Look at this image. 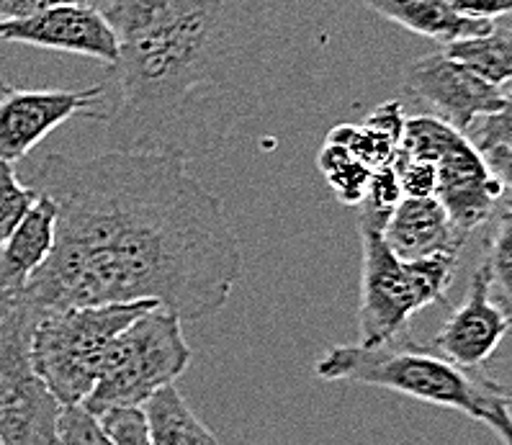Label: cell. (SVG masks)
Listing matches in <instances>:
<instances>
[{
  "mask_svg": "<svg viewBox=\"0 0 512 445\" xmlns=\"http://www.w3.org/2000/svg\"><path fill=\"white\" fill-rule=\"evenodd\" d=\"M26 186L57 206L55 247L16 296L39 317L155 301L196 322L227 307L242 276L240 242L178 147L47 155Z\"/></svg>",
  "mask_w": 512,
  "mask_h": 445,
  "instance_id": "cell-1",
  "label": "cell"
},
{
  "mask_svg": "<svg viewBox=\"0 0 512 445\" xmlns=\"http://www.w3.org/2000/svg\"><path fill=\"white\" fill-rule=\"evenodd\" d=\"M119 37L98 119L155 147L199 93L242 103L281 88L304 57L312 16L304 0H91Z\"/></svg>",
  "mask_w": 512,
  "mask_h": 445,
  "instance_id": "cell-2",
  "label": "cell"
},
{
  "mask_svg": "<svg viewBox=\"0 0 512 445\" xmlns=\"http://www.w3.org/2000/svg\"><path fill=\"white\" fill-rule=\"evenodd\" d=\"M322 381L379 386L433 407L453 409L489 427L502 445H512V394L482 368L448 361L433 345L407 332L379 345H335L314 363Z\"/></svg>",
  "mask_w": 512,
  "mask_h": 445,
  "instance_id": "cell-3",
  "label": "cell"
},
{
  "mask_svg": "<svg viewBox=\"0 0 512 445\" xmlns=\"http://www.w3.org/2000/svg\"><path fill=\"white\" fill-rule=\"evenodd\" d=\"M363 268L358 304V345H379L407 332V322L446 299L458 255L435 253L402 260L386 245L381 229L361 227Z\"/></svg>",
  "mask_w": 512,
  "mask_h": 445,
  "instance_id": "cell-4",
  "label": "cell"
},
{
  "mask_svg": "<svg viewBox=\"0 0 512 445\" xmlns=\"http://www.w3.org/2000/svg\"><path fill=\"white\" fill-rule=\"evenodd\" d=\"M155 301L70 307L39 317L31 337V361L60 404H83L101 376L114 337Z\"/></svg>",
  "mask_w": 512,
  "mask_h": 445,
  "instance_id": "cell-5",
  "label": "cell"
},
{
  "mask_svg": "<svg viewBox=\"0 0 512 445\" xmlns=\"http://www.w3.org/2000/svg\"><path fill=\"white\" fill-rule=\"evenodd\" d=\"M191 358L181 319L163 307L147 309L114 337L83 407L96 417L116 407H142L152 394L181 379Z\"/></svg>",
  "mask_w": 512,
  "mask_h": 445,
  "instance_id": "cell-6",
  "label": "cell"
},
{
  "mask_svg": "<svg viewBox=\"0 0 512 445\" xmlns=\"http://www.w3.org/2000/svg\"><path fill=\"white\" fill-rule=\"evenodd\" d=\"M37 322L19 299L0 314V445H55L62 404L34 371Z\"/></svg>",
  "mask_w": 512,
  "mask_h": 445,
  "instance_id": "cell-7",
  "label": "cell"
},
{
  "mask_svg": "<svg viewBox=\"0 0 512 445\" xmlns=\"http://www.w3.org/2000/svg\"><path fill=\"white\" fill-rule=\"evenodd\" d=\"M106 85L88 91H11L0 98V160L19 163L60 124L88 116L98 119Z\"/></svg>",
  "mask_w": 512,
  "mask_h": 445,
  "instance_id": "cell-8",
  "label": "cell"
},
{
  "mask_svg": "<svg viewBox=\"0 0 512 445\" xmlns=\"http://www.w3.org/2000/svg\"><path fill=\"white\" fill-rule=\"evenodd\" d=\"M404 88L420 103H425L433 116L451 124L456 132L466 134L474 121L500 111L505 91L482 80L469 67L448 57L446 52L422 57L412 62L404 75Z\"/></svg>",
  "mask_w": 512,
  "mask_h": 445,
  "instance_id": "cell-9",
  "label": "cell"
},
{
  "mask_svg": "<svg viewBox=\"0 0 512 445\" xmlns=\"http://www.w3.org/2000/svg\"><path fill=\"white\" fill-rule=\"evenodd\" d=\"M0 39L67 52V55L93 57L109 67L119 60V37L114 26L91 3H65L34 13L29 19L3 21Z\"/></svg>",
  "mask_w": 512,
  "mask_h": 445,
  "instance_id": "cell-10",
  "label": "cell"
},
{
  "mask_svg": "<svg viewBox=\"0 0 512 445\" xmlns=\"http://www.w3.org/2000/svg\"><path fill=\"white\" fill-rule=\"evenodd\" d=\"M438 188L435 199L446 211L458 237H469L476 227L489 222L497 204L505 199V188L494 178L487 160L466 134L435 163Z\"/></svg>",
  "mask_w": 512,
  "mask_h": 445,
  "instance_id": "cell-11",
  "label": "cell"
},
{
  "mask_svg": "<svg viewBox=\"0 0 512 445\" xmlns=\"http://www.w3.org/2000/svg\"><path fill=\"white\" fill-rule=\"evenodd\" d=\"M510 330L512 319L494 304L487 278L482 268H476L464 301L446 317L435 335L433 348L458 366L482 368Z\"/></svg>",
  "mask_w": 512,
  "mask_h": 445,
  "instance_id": "cell-12",
  "label": "cell"
},
{
  "mask_svg": "<svg viewBox=\"0 0 512 445\" xmlns=\"http://www.w3.org/2000/svg\"><path fill=\"white\" fill-rule=\"evenodd\" d=\"M55 229V201L37 193V201L0 245V314L11 307L34 271L49 258L55 247Z\"/></svg>",
  "mask_w": 512,
  "mask_h": 445,
  "instance_id": "cell-13",
  "label": "cell"
},
{
  "mask_svg": "<svg viewBox=\"0 0 512 445\" xmlns=\"http://www.w3.org/2000/svg\"><path fill=\"white\" fill-rule=\"evenodd\" d=\"M386 245L402 260L428 258L435 253L458 255L464 237L448 222L446 211L435 196L430 199H402L381 229Z\"/></svg>",
  "mask_w": 512,
  "mask_h": 445,
  "instance_id": "cell-14",
  "label": "cell"
},
{
  "mask_svg": "<svg viewBox=\"0 0 512 445\" xmlns=\"http://www.w3.org/2000/svg\"><path fill=\"white\" fill-rule=\"evenodd\" d=\"M366 6L412 34L443 44L482 37L494 29V21L466 19L453 11L446 0H366Z\"/></svg>",
  "mask_w": 512,
  "mask_h": 445,
  "instance_id": "cell-15",
  "label": "cell"
},
{
  "mask_svg": "<svg viewBox=\"0 0 512 445\" xmlns=\"http://www.w3.org/2000/svg\"><path fill=\"white\" fill-rule=\"evenodd\" d=\"M142 412L147 417L152 445H219L217 435L196 417L175 384L152 394Z\"/></svg>",
  "mask_w": 512,
  "mask_h": 445,
  "instance_id": "cell-16",
  "label": "cell"
},
{
  "mask_svg": "<svg viewBox=\"0 0 512 445\" xmlns=\"http://www.w3.org/2000/svg\"><path fill=\"white\" fill-rule=\"evenodd\" d=\"M448 57L466 65L471 73L487 80L494 88L512 85V29L510 26H497L482 34V37L461 39L451 42L443 49Z\"/></svg>",
  "mask_w": 512,
  "mask_h": 445,
  "instance_id": "cell-17",
  "label": "cell"
},
{
  "mask_svg": "<svg viewBox=\"0 0 512 445\" xmlns=\"http://www.w3.org/2000/svg\"><path fill=\"white\" fill-rule=\"evenodd\" d=\"M492 227L484 240L482 273L487 278V289L492 301L512 319V199L497 204Z\"/></svg>",
  "mask_w": 512,
  "mask_h": 445,
  "instance_id": "cell-18",
  "label": "cell"
},
{
  "mask_svg": "<svg viewBox=\"0 0 512 445\" xmlns=\"http://www.w3.org/2000/svg\"><path fill=\"white\" fill-rule=\"evenodd\" d=\"M461 137H464V134L456 132L451 124H446V121L438 119V116H410L407 124H404V137L399 150H402V155L412 157V160H422V163L435 165Z\"/></svg>",
  "mask_w": 512,
  "mask_h": 445,
  "instance_id": "cell-19",
  "label": "cell"
},
{
  "mask_svg": "<svg viewBox=\"0 0 512 445\" xmlns=\"http://www.w3.org/2000/svg\"><path fill=\"white\" fill-rule=\"evenodd\" d=\"M402 186H399L397 170L394 165H384V168L371 170L368 178L366 196H363V211H361V227L384 229L386 219L392 217V211L402 201Z\"/></svg>",
  "mask_w": 512,
  "mask_h": 445,
  "instance_id": "cell-20",
  "label": "cell"
},
{
  "mask_svg": "<svg viewBox=\"0 0 512 445\" xmlns=\"http://www.w3.org/2000/svg\"><path fill=\"white\" fill-rule=\"evenodd\" d=\"M34 201H37V191L21 183V178L13 170V163L0 160V245L24 219Z\"/></svg>",
  "mask_w": 512,
  "mask_h": 445,
  "instance_id": "cell-21",
  "label": "cell"
},
{
  "mask_svg": "<svg viewBox=\"0 0 512 445\" xmlns=\"http://www.w3.org/2000/svg\"><path fill=\"white\" fill-rule=\"evenodd\" d=\"M55 445H114L101 417L83 407V404H62L57 420Z\"/></svg>",
  "mask_w": 512,
  "mask_h": 445,
  "instance_id": "cell-22",
  "label": "cell"
},
{
  "mask_svg": "<svg viewBox=\"0 0 512 445\" xmlns=\"http://www.w3.org/2000/svg\"><path fill=\"white\" fill-rule=\"evenodd\" d=\"M466 139L482 155L489 150H512V85L505 93L500 111L474 121V127L466 132Z\"/></svg>",
  "mask_w": 512,
  "mask_h": 445,
  "instance_id": "cell-23",
  "label": "cell"
},
{
  "mask_svg": "<svg viewBox=\"0 0 512 445\" xmlns=\"http://www.w3.org/2000/svg\"><path fill=\"white\" fill-rule=\"evenodd\" d=\"M101 425L106 427L114 445H152L150 427L142 407H116L103 412Z\"/></svg>",
  "mask_w": 512,
  "mask_h": 445,
  "instance_id": "cell-24",
  "label": "cell"
},
{
  "mask_svg": "<svg viewBox=\"0 0 512 445\" xmlns=\"http://www.w3.org/2000/svg\"><path fill=\"white\" fill-rule=\"evenodd\" d=\"M392 165L394 170H397L404 199H430V196H435V188H438L435 165L422 163V160H412V157L402 155V150L397 152Z\"/></svg>",
  "mask_w": 512,
  "mask_h": 445,
  "instance_id": "cell-25",
  "label": "cell"
},
{
  "mask_svg": "<svg viewBox=\"0 0 512 445\" xmlns=\"http://www.w3.org/2000/svg\"><path fill=\"white\" fill-rule=\"evenodd\" d=\"M327 183H330V188L335 191V196H338L343 204H361L363 196H366V186H368V178H371V170L366 168L363 163H358V160H350V163H345L343 168L332 170V173L325 175Z\"/></svg>",
  "mask_w": 512,
  "mask_h": 445,
  "instance_id": "cell-26",
  "label": "cell"
},
{
  "mask_svg": "<svg viewBox=\"0 0 512 445\" xmlns=\"http://www.w3.org/2000/svg\"><path fill=\"white\" fill-rule=\"evenodd\" d=\"M404 124H407V114H404V103L402 101H386L381 106H376L371 114L366 116L363 127L371 129V132L381 134L394 145H402L404 137Z\"/></svg>",
  "mask_w": 512,
  "mask_h": 445,
  "instance_id": "cell-27",
  "label": "cell"
},
{
  "mask_svg": "<svg viewBox=\"0 0 512 445\" xmlns=\"http://www.w3.org/2000/svg\"><path fill=\"white\" fill-rule=\"evenodd\" d=\"M448 6L466 19L494 21L512 16V0H446Z\"/></svg>",
  "mask_w": 512,
  "mask_h": 445,
  "instance_id": "cell-28",
  "label": "cell"
},
{
  "mask_svg": "<svg viewBox=\"0 0 512 445\" xmlns=\"http://www.w3.org/2000/svg\"><path fill=\"white\" fill-rule=\"evenodd\" d=\"M65 3H91V0H0V24L3 21L29 19L34 13H42L55 6H65Z\"/></svg>",
  "mask_w": 512,
  "mask_h": 445,
  "instance_id": "cell-29",
  "label": "cell"
},
{
  "mask_svg": "<svg viewBox=\"0 0 512 445\" xmlns=\"http://www.w3.org/2000/svg\"><path fill=\"white\" fill-rule=\"evenodd\" d=\"M484 160H487L494 178L502 183L505 193H510L512 199V150H489L484 152Z\"/></svg>",
  "mask_w": 512,
  "mask_h": 445,
  "instance_id": "cell-30",
  "label": "cell"
},
{
  "mask_svg": "<svg viewBox=\"0 0 512 445\" xmlns=\"http://www.w3.org/2000/svg\"><path fill=\"white\" fill-rule=\"evenodd\" d=\"M8 91H11V85H8V83H6V80L0 78V98L6 96V93H8Z\"/></svg>",
  "mask_w": 512,
  "mask_h": 445,
  "instance_id": "cell-31",
  "label": "cell"
}]
</instances>
